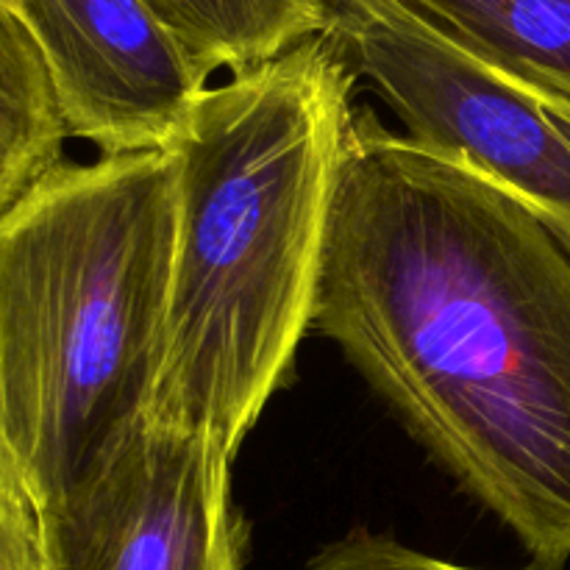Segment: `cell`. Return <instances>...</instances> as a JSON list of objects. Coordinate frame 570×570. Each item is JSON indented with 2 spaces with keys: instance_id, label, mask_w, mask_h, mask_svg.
I'll list each match as a JSON object with an SVG mask.
<instances>
[{
  "instance_id": "obj_1",
  "label": "cell",
  "mask_w": 570,
  "mask_h": 570,
  "mask_svg": "<svg viewBox=\"0 0 570 570\" xmlns=\"http://www.w3.org/2000/svg\"><path fill=\"white\" fill-rule=\"evenodd\" d=\"M312 328L515 532L570 560V250L468 167L356 111Z\"/></svg>"
},
{
  "instance_id": "obj_2",
  "label": "cell",
  "mask_w": 570,
  "mask_h": 570,
  "mask_svg": "<svg viewBox=\"0 0 570 570\" xmlns=\"http://www.w3.org/2000/svg\"><path fill=\"white\" fill-rule=\"evenodd\" d=\"M354 83L321 33L206 89L167 148L176 245L145 417L232 460L312 328Z\"/></svg>"
},
{
  "instance_id": "obj_3",
  "label": "cell",
  "mask_w": 570,
  "mask_h": 570,
  "mask_svg": "<svg viewBox=\"0 0 570 570\" xmlns=\"http://www.w3.org/2000/svg\"><path fill=\"white\" fill-rule=\"evenodd\" d=\"M173 245L167 150L61 161L0 215V454L39 512L148 412Z\"/></svg>"
},
{
  "instance_id": "obj_4",
  "label": "cell",
  "mask_w": 570,
  "mask_h": 570,
  "mask_svg": "<svg viewBox=\"0 0 570 570\" xmlns=\"http://www.w3.org/2000/svg\"><path fill=\"white\" fill-rule=\"evenodd\" d=\"M326 3V37L404 137L488 178L570 250V100L490 65L404 0Z\"/></svg>"
},
{
  "instance_id": "obj_5",
  "label": "cell",
  "mask_w": 570,
  "mask_h": 570,
  "mask_svg": "<svg viewBox=\"0 0 570 570\" xmlns=\"http://www.w3.org/2000/svg\"><path fill=\"white\" fill-rule=\"evenodd\" d=\"M232 456L139 417L42 518L45 570H245Z\"/></svg>"
},
{
  "instance_id": "obj_6",
  "label": "cell",
  "mask_w": 570,
  "mask_h": 570,
  "mask_svg": "<svg viewBox=\"0 0 570 570\" xmlns=\"http://www.w3.org/2000/svg\"><path fill=\"white\" fill-rule=\"evenodd\" d=\"M45 56L67 134L100 156L167 150L209 89L145 0H11Z\"/></svg>"
},
{
  "instance_id": "obj_7",
  "label": "cell",
  "mask_w": 570,
  "mask_h": 570,
  "mask_svg": "<svg viewBox=\"0 0 570 570\" xmlns=\"http://www.w3.org/2000/svg\"><path fill=\"white\" fill-rule=\"evenodd\" d=\"M204 78L267 65L328 28L326 0H145Z\"/></svg>"
},
{
  "instance_id": "obj_8",
  "label": "cell",
  "mask_w": 570,
  "mask_h": 570,
  "mask_svg": "<svg viewBox=\"0 0 570 570\" xmlns=\"http://www.w3.org/2000/svg\"><path fill=\"white\" fill-rule=\"evenodd\" d=\"M490 65L570 100V0H404Z\"/></svg>"
},
{
  "instance_id": "obj_9",
  "label": "cell",
  "mask_w": 570,
  "mask_h": 570,
  "mask_svg": "<svg viewBox=\"0 0 570 570\" xmlns=\"http://www.w3.org/2000/svg\"><path fill=\"white\" fill-rule=\"evenodd\" d=\"M67 137L37 39L0 6V215L65 161Z\"/></svg>"
},
{
  "instance_id": "obj_10",
  "label": "cell",
  "mask_w": 570,
  "mask_h": 570,
  "mask_svg": "<svg viewBox=\"0 0 570 570\" xmlns=\"http://www.w3.org/2000/svg\"><path fill=\"white\" fill-rule=\"evenodd\" d=\"M304 570H490L460 566V562L440 560V557L426 554L404 546L393 534L367 532V529H351L340 540L323 546ZM515 570H566L557 562L532 560L529 566Z\"/></svg>"
},
{
  "instance_id": "obj_11",
  "label": "cell",
  "mask_w": 570,
  "mask_h": 570,
  "mask_svg": "<svg viewBox=\"0 0 570 570\" xmlns=\"http://www.w3.org/2000/svg\"><path fill=\"white\" fill-rule=\"evenodd\" d=\"M0 570H45L42 518L11 462L0 454Z\"/></svg>"
},
{
  "instance_id": "obj_12",
  "label": "cell",
  "mask_w": 570,
  "mask_h": 570,
  "mask_svg": "<svg viewBox=\"0 0 570 570\" xmlns=\"http://www.w3.org/2000/svg\"><path fill=\"white\" fill-rule=\"evenodd\" d=\"M0 6H6V9H11V0H0Z\"/></svg>"
}]
</instances>
